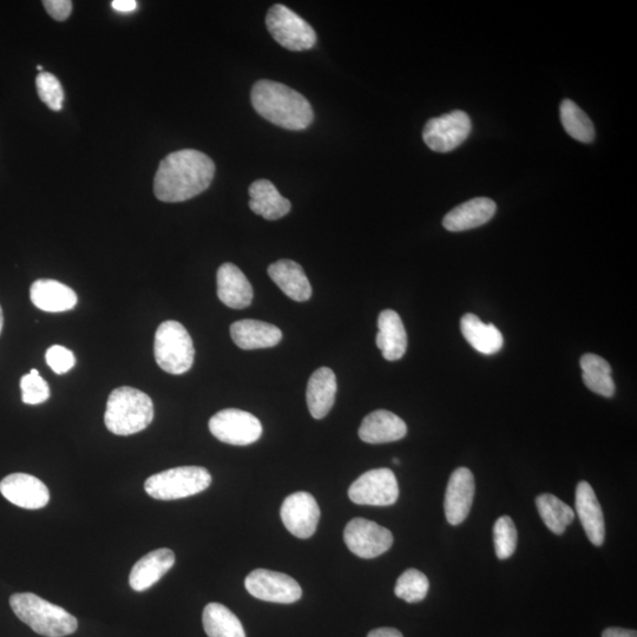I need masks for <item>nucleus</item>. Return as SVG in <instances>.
Here are the masks:
<instances>
[{
	"mask_svg": "<svg viewBox=\"0 0 637 637\" xmlns=\"http://www.w3.org/2000/svg\"><path fill=\"white\" fill-rule=\"evenodd\" d=\"M215 164L195 149L175 151L164 157L157 169L154 193L162 202L175 203L193 199L212 185Z\"/></svg>",
	"mask_w": 637,
	"mask_h": 637,
	"instance_id": "1",
	"label": "nucleus"
},
{
	"mask_svg": "<svg viewBox=\"0 0 637 637\" xmlns=\"http://www.w3.org/2000/svg\"><path fill=\"white\" fill-rule=\"evenodd\" d=\"M251 98L256 113L275 126L299 131L313 123L311 103L285 84L268 80L256 82Z\"/></svg>",
	"mask_w": 637,
	"mask_h": 637,
	"instance_id": "2",
	"label": "nucleus"
},
{
	"mask_svg": "<svg viewBox=\"0 0 637 637\" xmlns=\"http://www.w3.org/2000/svg\"><path fill=\"white\" fill-rule=\"evenodd\" d=\"M153 419L154 404L147 393L129 386L111 392L104 423L114 435H135L146 430Z\"/></svg>",
	"mask_w": 637,
	"mask_h": 637,
	"instance_id": "3",
	"label": "nucleus"
},
{
	"mask_svg": "<svg viewBox=\"0 0 637 637\" xmlns=\"http://www.w3.org/2000/svg\"><path fill=\"white\" fill-rule=\"evenodd\" d=\"M10 606L19 620L45 637L68 636L74 634L78 628L74 615L36 594H13L10 597Z\"/></svg>",
	"mask_w": 637,
	"mask_h": 637,
	"instance_id": "4",
	"label": "nucleus"
},
{
	"mask_svg": "<svg viewBox=\"0 0 637 637\" xmlns=\"http://www.w3.org/2000/svg\"><path fill=\"white\" fill-rule=\"evenodd\" d=\"M154 353L157 365L175 376L187 373L194 364L193 339L179 321H164L157 328Z\"/></svg>",
	"mask_w": 637,
	"mask_h": 637,
	"instance_id": "5",
	"label": "nucleus"
},
{
	"mask_svg": "<svg viewBox=\"0 0 637 637\" xmlns=\"http://www.w3.org/2000/svg\"><path fill=\"white\" fill-rule=\"evenodd\" d=\"M212 484V475L201 466H180L149 477L144 489L159 501H175L200 494Z\"/></svg>",
	"mask_w": 637,
	"mask_h": 637,
	"instance_id": "6",
	"label": "nucleus"
},
{
	"mask_svg": "<svg viewBox=\"0 0 637 637\" xmlns=\"http://www.w3.org/2000/svg\"><path fill=\"white\" fill-rule=\"evenodd\" d=\"M266 25L269 34L287 50L306 51L317 44L312 26L285 5L277 4L268 10Z\"/></svg>",
	"mask_w": 637,
	"mask_h": 637,
	"instance_id": "7",
	"label": "nucleus"
},
{
	"mask_svg": "<svg viewBox=\"0 0 637 637\" xmlns=\"http://www.w3.org/2000/svg\"><path fill=\"white\" fill-rule=\"evenodd\" d=\"M209 430L222 443L246 446L259 441L262 424L252 413L226 409L210 418Z\"/></svg>",
	"mask_w": 637,
	"mask_h": 637,
	"instance_id": "8",
	"label": "nucleus"
},
{
	"mask_svg": "<svg viewBox=\"0 0 637 637\" xmlns=\"http://www.w3.org/2000/svg\"><path fill=\"white\" fill-rule=\"evenodd\" d=\"M348 497L358 505L390 507L399 497L397 477L390 469L367 471L353 482Z\"/></svg>",
	"mask_w": 637,
	"mask_h": 637,
	"instance_id": "9",
	"label": "nucleus"
},
{
	"mask_svg": "<svg viewBox=\"0 0 637 637\" xmlns=\"http://www.w3.org/2000/svg\"><path fill=\"white\" fill-rule=\"evenodd\" d=\"M471 133V120L464 111L456 110L450 114L431 118L425 124L423 140L436 153H449L457 149L468 139Z\"/></svg>",
	"mask_w": 637,
	"mask_h": 637,
	"instance_id": "10",
	"label": "nucleus"
},
{
	"mask_svg": "<svg viewBox=\"0 0 637 637\" xmlns=\"http://www.w3.org/2000/svg\"><path fill=\"white\" fill-rule=\"evenodd\" d=\"M344 541L354 555L371 560L391 549L393 535L382 525L357 517L346 525Z\"/></svg>",
	"mask_w": 637,
	"mask_h": 637,
	"instance_id": "11",
	"label": "nucleus"
},
{
	"mask_svg": "<svg viewBox=\"0 0 637 637\" xmlns=\"http://www.w3.org/2000/svg\"><path fill=\"white\" fill-rule=\"evenodd\" d=\"M249 594L261 601L291 604L302 597L300 584L293 577L277 571L256 569L246 577Z\"/></svg>",
	"mask_w": 637,
	"mask_h": 637,
	"instance_id": "12",
	"label": "nucleus"
},
{
	"mask_svg": "<svg viewBox=\"0 0 637 637\" xmlns=\"http://www.w3.org/2000/svg\"><path fill=\"white\" fill-rule=\"evenodd\" d=\"M280 516L282 523L292 535L306 540L317 531L320 509L311 494L299 491L285 499L281 505Z\"/></svg>",
	"mask_w": 637,
	"mask_h": 637,
	"instance_id": "13",
	"label": "nucleus"
},
{
	"mask_svg": "<svg viewBox=\"0 0 637 637\" xmlns=\"http://www.w3.org/2000/svg\"><path fill=\"white\" fill-rule=\"evenodd\" d=\"M0 494L19 508L38 510L47 507L50 492L42 481L28 474H12L0 482Z\"/></svg>",
	"mask_w": 637,
	"mask_h": 637,
	"instance_id": "14",
	"label": "nucleus"
},
{
	"mask_svg": "<svg viewBox=\"0 0 637 637\" xmlns=\"http://www.w3.org/2000/svg\"><path fill=\"white\" fill-rule=\"evenodd\" d=\"M475 489V477L468 468L452 472L444 501L446 520L451 525H459L469 516Z\"/></svg>",
	"mask_w": 637,
	"mask_h": 637,
	"instance_id": "15",
	"label": "nucleus"
},
{
	"mask_svg": "<svg viewBox=\"0 0 637 637\" xmlns=\"http://www.w3.org/2000/svg\"><path fill=\"white\" fill-rule=\"evenodd\" d=\"M216 282L222 304L234 310H244L251 306L254 297L253 287L238 266L231 262L223 264L216 275Z\"/></svg>",
	"mask_w": 637,
	"mask_h": 637,
	"instance_id": "16",
	"label": "nucleus"
},
{
	"mask_svg": "<svg viewBox=\"0 0 637 637\" xmlns=\"http://www.w3.org/2000/svg\"><path fill=\"white\" fill-rule=\"evenodd\" d=\"M575 497L576 512L589 541L596 547H601L606 540V523L594 489L588 482H580L577 484Z\"/></svg>",
	"mask_w": 637,
	"mask_h": 637,
	"instance_id": "17",
	"label": "nucleus"
},
{
	"mask_svg": "<svg viewBox=\"0 0 637 637\" xmlns=\"http://www.w3.org/2000/svg\"><path fill=\"white\" fill-rule=\"evenodd\" d=\"M407 435L404 420L394 413L378 410L366 416L359 428L361 441L369 444H385L400 441Z\"/></svg>",
	"mask_w": 637,
	"mask_h": 637,
	"instance_id": "18",
	"label": "nucleus"
},
{
	"mask_svg": "<svg viewBox=\"0 0 637 637\" xmlns=\"http://www.w3.org/2000/svg\"><path fill=\"white\" fill-rule=\"evenodd\" d=\"M176 558L173 550L162 548L151 551L135 564L129 576L131 589L147 590L159 582L174 567Z\"/></svg>",
	"mask_w": 637,
	"mask_h": 637,
	"instance_id": "19",
	"label": "nucleus"
},
{
	"mask_svg": "<svg viewBox=\"0 0 637 637\" xmlns=\"http://www.w3.org/2000/svg\"><path fill=\"white\" fill-rule=\"evenodd\" d=\"M496 209L494 201L487 199V197H477V199L462 203L446 214L443 226L449 232L469 231V229L488 223L494 218Z\"/></svg>",
	"mask_w": 637,
	"mask_h": 637,
	"instance_id": "20",
	"label": "nucleus"
},
{
	"mask_svg": "<svg viewBox=\"0 0 637 637\" xmlns=\"http://www.w3.org/2000/svg\"><path fill=\"white\" fill-rule=\"evenodd\" d=\"M30 298L39 310L49 313H61L74 310L78 298L72 288L57 280L39 279L30 290Z\"/></svg>",
	"mask_w": 637,
	"mask_h": 637,
	"instance_id": "21",
	"label": "nucleus"
},
{
	"mask_svg": "<svg viewBox=\"0 0 637 637\" xmlns=\"http://www.w3.org/2000/svg\"><path fill=\"white\" fill-rule=\"evenodd\" d=\"M338 391L336 374L328 367H320L307 385V406L314 419H323L336 403Z\"/></svg>",
	"mask_w": 637,
	"mask_h": 637,
	"instance_id": "22",
	"label": "nucleus"
},
{
	"mask_svg": "<svg viewBox=\"0 0 637 637\" xmlns=\"http://www.w3.org/2000/svg\"><path fill=\"white\" fill-rule=\"evenodd\" d=\"M231 336L236 346L247 351L274 347L282 340L279 327L253 319L236 321L231 326Z\"/></svg>",
	"mask_w": 637,
	"mask_h": 637,
	"instance_id": "23",
	"label": "nucleus"
},
{
	"mask_svg": "<svg viewBox=\"0 0 637 637\" xmlns=\"http://www.w3.org/2000/svg\"><path fill=\"white\" fill-rule=\"evenodd\" d=\"M268 275L288 298L305 302L312 297V286L307 275L297 262L279 260L268 267Z\"/></svg>",
	"mask_w": 637,
	"mask_h": 637,
	"instance_id": "24",
	"label": "nucleus"
},
{
	"mask_svg": "<svg viewBox=\"0 0 637 637\" xmlns=\"http://www.w3.org/2000/svg\"><path fill=\"white\" fill-rule=\"evenodd\" d=\"M248 193L251 197L249 208L253 210V213L266 220H279L291 212V201L282 196L271 181L258 180L253 182Z\"/></svg>",
	"mask_w": 637,
	"mask_h": 637,
	"instance_id": "25",
	"label": "nucleus"
},
{
	"mask_svg": "<svg viewBox=\"0 0 637 637\" xmlns=\"http://www.w3.org/2000/svg\"><path fill=\"white\" fill-rule=\"evenodd\" d=\"M376 343L383 357L397 361L405 356L407 350L406 330L397 312L385 310L379 314Z\"/></svg>",
	"mask_w": 637,
	"mask_h": 637,
	"instance_id": "26",
	"label": "nucleus"
},
{
	"mask_svg": "<svg viewBox=\"0 0 637 637\" xmlns=\"http://www.w3.org/2000/svg\"><path fill=\"white\" fill-rule=\"evenodd\" d=\"M463 337L479 353L492 356L502 350L504 340L495 325L485 324L476 314H465L461 320Z\"/></svg>",
	"mask_w": 637,
	"mask_h": 637,
	"instance_id": "27",
	"label": "nucleus"
},
{
	"mask_svg": "<svg viewBox=\"0 0 637 637\" xmlns=\"http://www.w3.org/2000/svg\"><path fill=\"white\" fill-rule=\"evenodd\" d=\"M584 384L590 391L602 397L612 398L615 394V383L612 377V366L597 354H584L580 361Z\"/></svg>",
	"mask_w": 637,
	"mask_h": 637,
	"instance_id": "28",
	"label": "nucleus"
},
{
	"mask_svg": "<svg viewBox=\"0 0 637 637\" xmlns=\"http://www.w3.org/2000/svg\"><path fill=\"white\" fill-rule=\"evenodd\" d=\"M202 622L209 637H246L238 616L221 603L207 604L203 610Z\"/></svg>",
	"mask_w": 637,
	"mask_h": 637,
	"instance_id": "29",
	"label": "nucleus"
},
{
	"mask_svg": "<svg viewBox=\"0 0 637 637\" xmlns=\"http://www.w3.org/2000/svg\"><path fill=\"white\" fill-rule=\"evenodd\" d=\"M536 505L544 524L556 535H562L575 520L574 510L554 495L538 496Z\"/></svg>",
	"mask_w": 637,
	"mask_h": 637,
	"instance_id": "30",
	"label": "nucleus"
},
{
	"mask_svg": "<svg viewBox=\"0 0 637 637\" xmlns=\"http://www.w3.org/2000/svg\"><path fill=\"white\" fill-rule=\"evenodd\" d=\"M561 122L564 130L573 139L582 143H590L595 139L593 122L584 111L570 100H564L561 104Z\"/></svg>",
	"mask_w": 637,
	"mask_h": 637,
	"instance_id": "31",
	"label": "nucleus"
},
{
	"mask_svg": "<svg viewBox=\"0 0 637 637\" xmlns=\"http://www.w3.org/2000/svg\"><path fill=\"white\" fill-rule=\"evenodd\" d=\"M430 583L428 577L417 569L406 570L400 575L394 594L407 603L422 602L428 596Z\"/></svg>",
	"mask_w": 637,
	"mask_h": 637,
	"instance_id": "32",
	"label": "nucleus"
},
{
	"mask_svg": "<svg viewBox=\"0 0 637 637\" xmlns=\"http://www.w3.org/2000/svg\"><path fill=\"white\" fill-rule=\"evenodd\" d=\"M517 529L509 516L499 517L494 527L495 551L499 560H508L517 548Z\"/></svg>",
	"mask_w": 637,
	"mask_h": 637,
	"instance_id": "33",
	"label": "nucleus"
},
{
	"mask_svg": "<svg viewBox=\"0 0 637 637\" xmlns=\"http://www.w3.org/2000/svg\"><path fill=\"white\" fill-rule=\"evenodd\" d=\"M37 93L41 101L51 110L61 111L64 103V90L61 82L50 72H39L36 78Z\"/></svg>",
	"mask_w": 637,
	"mask_h": 637,
	"instance_id": "34",
	"label": "nucleus"
},
{
	"mask_svg": "<svg viewBox=\"0 0 637 637\" xmlns=\"http://www.w3.org/2000/svg\"><path fill=\"white\" fill-rule=\"evenodd\" d=\"M21 390L23 403L28 405H39L50 398V387L45 380L39 376L37 370H31L21 379Z\"/></svg>",
	"mask_w": 637,
	"mask_h": 637,
	"instance_id": "35",
	"label": "nucleus"
},
{
	"mask_svg": "<svg viewBox=\"0 0 637 637\" xmlns=\"http://www.w3.org/2000/svg\"><path fill=\"white\" fill-rule=\"evenodd\" d=\"M45 360H47L50 369L57 374L71 371L76 364L74 353L61 345L51 346L45 354Z\"/></svg>",
	"mask_w": 637,
	"mask_h": 637,
	"instance_id": "36",
	"label": "nucleus"
},
{
	"mask_svg": "<svg viewBox=\"0 0 637 637\" xmlns=\"http://www.w3.org/2000/svg\"><path fill=\"white\" fill-rule=\"evenodd\" d=\"M43 5L49 16L57 22L67 21L72 12L70 0H45Z\"/></svg>",
	"mask_w": 637,
	"mask_h": 637,
	"instance_id": "37",
	"label": "nucleus"
},
{
	"mask_svg": "<svg viewBox=\"0 0 637 637\" xmlns=\"http://www.w3.org/2000/svg\"><path fill=\"white\" fill-rule=\"evenodd\" d=\"M602 637H637L636 630L623 628H608L602 633Z\"/></svg>",
	"mask_w": 637,
	"mask_h": 637,
	"instance_id": "38",
	"label": "nucleus"
},
{
	"mask_svg": "<svg viewBox=\"0 0 637 637\" xmlns=\"http://www.w3.org/2000/svg\"><path fill=\"white\" fill-rule=\"evenodd\" d=\"M116 11L120 12H133L137 9V3L135 0H115L111 3Z\"/></svg>",
	"mask_w": 637,
	"mask_h": 637,
	"instance_id": "39",
	"label": "nucleus"
},
{
	"mask_svg": "<svg viewBox=\"0 0 637 637\" xmlns=\"http://www.w3.org/2000/svg\"><path fill=\"white\" fill-rule=\"evenodd\" d=\"M367 637H404V636L402 633L399 632V630L394 628H379V629L372 630V632H370V634L367 635Z\"/></svg>",
	"mask_w": 637,
	"mask_h": 637,
	"instance_id": "40",
	"label": "nucleus"
},
{
	"mask_svg": "<svg viewBox=\"0 0 637 637\" xmlns=\"http://www.w3.org/2000/svg\"><path fill=\"white\" fill-rule=\"evenodd\" d=\"M3 327H4V314H3L2 306H0V334H2L3 332Z\"/></svg>",
	"mask_w": 637,
	"mask_h": 637,
	"instance_id": "41",
	"label": "nucleus"
},
{
	"mask_svg": "<svg viewBox=\"0 0 637 637\" xmlns=\"http://www.w3.org/2000/svg\"><path fill=\"white\" fill-rule=\"evenodd\" d=\"M393 463H394V464H396V465H399V464H400V461H399V459H398V458H394V459H393Z\"/></svg>",
	"mask_w": 637,
	"mask_h": 637,
	"instance_id": "42",
	"label": "nucleus"
},
{
	"mask_svg": "<svg viewBox=\"0 0 637 637\" xmlns=\"http://www.w3.org/2000/svg\"><path fill=\"white\" fill-rule=\"evenodd\" d=\"M37 69H38L39 71L43 72V67H42V65H38Z\"/></svg>",
	"mask_w": 637,
	"mask_h": 637,
	"instance_id": "43",
	"label": "nucleus"
}]
</instances>
